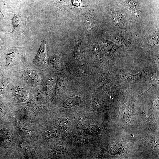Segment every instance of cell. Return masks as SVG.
Here are the masks:
<instances>
[{
	"instance_id": "obj_1",
	"label": "cell",
	"mask_w": 159,
	"mask_h": 159,
	"mask_svg": "<svg viewBox=\"0 0 159 159\" xmlns=\"http://www.w3.org/2000/svg\"><path fill=\"white\" fill-rule=\"evenodd\" d=\"M158 72L159 69L155 67L145 68L135 74L120 70L115 77L117 83L130 85L145 82L151 79L153 76Z\"/></svg>"
},
{
	"instance_id": "obj_2",
	"label": "cell",
	"mask_w": 159,
	"mask_h": 159,
	"mask_svg": "<svg viewBox=\"0 0 159 159\" xmlns=\"http://www.w3.org/2000/svg\"><path fill=\"white\" fill-rule=\"evenodd\" d=\"M99 41L100 49L109 66L118 64L120 50L119 47L103 38H100Z\"/></svg>"
},
{
	"instance_id": "obj_3",
	"label": "cell",
	"mask_w": 159,
	"mask_h": 159,
	"mask_svg": "<svg viewBox=\"0 0 159 159\" xmlns=\"http://www.w3.org/2000/svg\"><path fill=\"white\" fill-rule=\"evenodd\" d=\"M92 72V87L98 88L111 82H117L115 77L106 70L95 65Z\"/></svg>"
},
{
	"instance_id": "obj_4",
	"label": "cell",
	"mask_w": 159,
	"mask_h": 159,
	"mask_svg": "<svg viewBox=\"0 0 159 159\" xmlns=\"http://www.w3.org/2000/svg\"><path fill=\"white\" fill-rule=\"evenodd\" d=\"M20 74V79L30 86L39 84L43 80L41 72L38 68L31 66L24 69Z\"/></svg>"
},
{
	"instance_id": "obj_5",
	"label": "cell",
	"mask_w": 159,
	"mask_h": 159,
	"mask_svg": "<svg viewBox=\"0 0 159 159\" xmlns=\"http://www.w3.org/2000/svg\"><path fill=\"white\" fill-rule=\"evenodd\" d=\"M90 46L91 55L95 65L101 68L109 70L110 66L108 61L98 43L93 42Z\"/></svg>"
},
{
	"instance_id": "obj_6",
	"label": "cell",
	"mask_w": 159,
	"mask_h": 159,
	"mask_svg": "<svg viewBox=\"0 0 159 159\" xmlns=\"http://www.w3.org/2000/svg\"><path fill=\"white\" fill-rule=\"evenodd\" d=\"M46 44L45 40L41 41L39 48L33 60L34 64L40 69H44L48 66L49 59L46 53Z\"/></svg>"
},
{
	"instance_id": "obj_7",
	"label": "cell",
	"mask_w": 159,
	"mask_h": 159,
	"mask_svg": "<svg viewBox=\"0 0 159 159\" xmlns=\"http://www.w3.org/2000/svg\"><path fill=\"white\" fill-rule=\"evenodd\" d=\"M136 99L133 97L132 100L124 104L120 108V112L118 117L126 121H130L134 118V104Z\"/></svg>"
},
{
	"instance_id": "obj_8",
	"label": "cell",
	"mask_w": 159,
	"mask_h": 159,
	"mask_svg": "<svg viewBox=\"0 0 159 159\" xmlns=\"http://www.w3.org/2000/svg\"><path fill=\"white\" fill-rule=\"evenodd\" d=\"M5 54V71L7 72L17 61L19 52L17 49L11 48L6 49Z\"/></svg>"
},
{
	"instance_id": "obj_9",
	"label": "cell",
	"mask_w": 159,
	"mask_h": 159,
	"mask_svg": "<svg viewBox=\"0 0 159 159\" xmlns=\"http://www.w3.org/2000/svg\"><path fill=\"white\" fill-rule=\"evenodd\" d=\"M11 88L8 85L7 87L11 89L13 91L14 96L16 100L19 102H24L27 99L28 92L25 87L20 85H16L14 86L13 88Z\"/></svg>"
},
{
	"instance_id": "obj_10",
	"label": "cell",
	"mask_w": 159,
	"mask_h": 159,
	"mask_svg": "<svg viewBox=\"0 0 159 159\" xmlns=\"http://www.w3.org/2000/svg\"><path fill=\"white\" fill-rule=\"evenodd\" d=\"M62 57L61 52L57 50L54 54L49 59L48 65L53 69H57L61 68L63 64Z\"/></svg>"
},
{
	"instance_id": "obj_11",
	"label": "cell",
	"mask_w": 159,
	"mask_h": 159,
	"mask_svg": "<svg viewBox=\"0 0 159 159\" xmlns=\"http://www.w3.org/2000/svg\"><path fill=\"white\" fill-rule=\"evenodd\" d=\"M84 56V48L81 40L77 39L75 40L73 54L74 60L80 62Z\"/></svg>"
},
{
	"instance_id": "obj_12",
	"label": "cell",
	"mask_w": 159,
	"mask_h": 159,
	"mask_svg": "<svg viewBox=\"0 0 159 159\" xmlns=\"http://www.w3.org/2000/svg\"><path fill=\"white\" fill-rule=\"evenodd\" d=\"M111 16L113 22L116 25L123 26L127 24V19L124 13L116 10L112 12Z\"/></svg>"
},
{
	"instance_id": "obj_13",
	"label": "cell",
	"mask_w": 159,
	"mask_h": 159,
	"mask_svg": "<svg viewBox=\"0 0 159 159\" xmlns=\"http://www.w3.org/2000/svg\"><path fill=\"white\" fill-rule=\"evenodd\" d=\"M12 79L7 72L0 78V95L4 94L6 87L12 81Z\"/></svg>"
},
{
	"instance_id": "obj_14",
	"label": "cell",
	"mask_w": 159,
	"mask_h": 159,
	"mask_svg": "<svg viewBox=\"0 0 159 159\" xmlns=\"http://www.w3.org/2000/svg\"><path fill=\"white\" fill-rule=\"evenodd\" d=\"M84 22L88 30H91L95 26V22L94 17L89 12H86L84 15Z\"/></svg>"
},
{
	"instance_id": "obj_15",
	"label": "cell",
	"mask_w": 159,
	"mask_h": 159,
	"mask_svg": "<svg viewBox=\"0 0 159 159\" xmlns=\"http://www.w3.org/2000/svg\"><path fill=\"white\" fill-rule=\"evenodd\" d=\"M66 80L65 77L63 75H60L58 76L55 85L56 91H60L65 87Z\"/></svg>"
},
{
	"instance_id": "obj_16",
	"label": "cell",
	"mask_w": 159,
	"mask_h": 159,
	"mask_svg": "<svg viewBox=\"0 0 159 159\" xmlns=\"http://www.w3.org/2000/svg\"><path fill=\"white\" fill-rule=\"evenodd\" d=\"M159 72H158L155 74L152 77L151 79H153V83L150 87L147 90H146L144 92L139 95L138 96L141 97L142 95L146 94L148 92V91L152 88L154 86H155L157 85H159Z\"/></svg>"
},
{
	"instance_id": "obj_17",
	"label": "cell",
	"mask_w": 159,
	"mask_h": 159,
	"mask_svg": "<svg viewBox=\"0 0 159 159\" xmlns=\"http://www.w3.org/2000/svg\"><path fill=\"white\" fill-rule=\"evenodd\" d=\"M54 80L53 78H48L44 82V87L45 89L49 90L53 87Z\"/></svg>"
},
{
	"instance_id": "obj_18",
	"label": "cell",
	"mask_w": 159,
	"mask_h": 159,
	"mask_svg": "<svg viewBox=\"0 0 159 159\" xmlns=\"http://www.w3.org/2000/svg\"><path fill=\"white\" fill-rule=\"evenodd\" d=\"M5 60L3 57H0V78L6 72Z\"/></svg>"
},
{
	"instance_id": "obj_19",
	"label": "cell",
	"mask_w": 159,
	"mask_h": 159,
	"mask_svg": "<svg viewBox=\"0 0 159 159\" xmlns=\"http://www.w3.org/2000/svg\"><path fill=\"white\" fill-rule=\"evenodd\" d=\"M10 135V132L6 129H3L0 131V136L3 140H5L9 138Z\"/></svg>"
},
{
	"instance_id": "obj_20",
	"label": "cell",
	"mask_w": 159,
	"mask_h": 159,
	"mask_svg": "<svg viewBox=\"0 0 159 159\" xmlns=\"http://www.w3.org/2000/svg\"><path fill=\"white\" fill-rule=\"evenodd\" d=\"M91 105L93 108L99 107L101 104V101L97 97L93 98L91 100Z\"/></svg>"
},
{
	"instance_id": "obj_21",
	"label": "cell",
	"mask_w": 159,
	"mask_h": 159,
	"mask_svg": "<svg viewBox=\"0 0 159 159\" xmlns=\"http://www.w3.org/2000/svg\"><path fill=\"white\" fill-rule=\"evenodd\" d=\"M135 6L136 5L132 2H132L130 1L127 2L125 4V7L127 8V9L132 12L134 11L136 9V6Z\"/></svg>"
},
{
	"instance_id": "obj_22",
	"label": "cell",
	"mask_w": 159,
	"mask_h": 159,
	"mask_svg": "<svg viewBox=\"0 0 159 159\" xmlns=\"http://www.w3.org/2000/svg\"><path fill=\"white\" fill-rule=\"evenodd\" d=\"M19 127L22 130L26 132H27L29 130L27 127L25 126V125L23 123H20L19 125Z\"/></svg>"
},
{
	"instance_id": "obj_23",
	"label": "cell",
	"mask_w": 159,
	"mask_h": 159,
	"mask_svg": "<svg viewBox=\"0 0 159 159\" xmlns=\"http://www.w3.org/2000/svg\"><path fill=\"white\" fill-rule=\"evenodd\" d=\"M72 4L76 6L80 7L81 5L82 1L81 0H73Z\"/></svg>"
},
{
	"instance_id": "obj_24",
	"label": "cell",
	"mask_w": 159,
	"mask_h": 159,
	"mask_svg": "<svg viewBox=\"0 0 159 159\" xmlns=\"http://www.w3.org/2000/svg\"><path fill=\"white\" fill-rule=\"evenodd\" d=\"M85 126V124L84 122H80L77 125V127L79 129L83 128Z\"/></svg>"
},
{
	"instance_id": "obj_25",
	"label": "cell",
	"mask_w": 159,
	"mask_h": 159,
	"mask_svg": "<svg viewBox=\"0 0 159 159\" xmlns=\"http://www.w3.org/2000/svg\"><path fill=\"white\" fill-rule=\"evenodd\" d=\"M70 129V127L69 125H64L63 128V130L65 132H67Z\"/></svg>"
},
{
	"instance_id": "obj_26",
	"label": "cell",
	"mask_w": 159,
	"mask_h": 159,
	"mask_svg": "<svg viewBox=\"0 0 159 159\" xmlns=\"http://www.w3.org/2000/svg\"><path fill=\"white\" fill-rule=\"evenodd\" d=\"M64 125H63L62 123H60L58 127L61 130H63V128Z\"/></svg>"
}]
</instances>
